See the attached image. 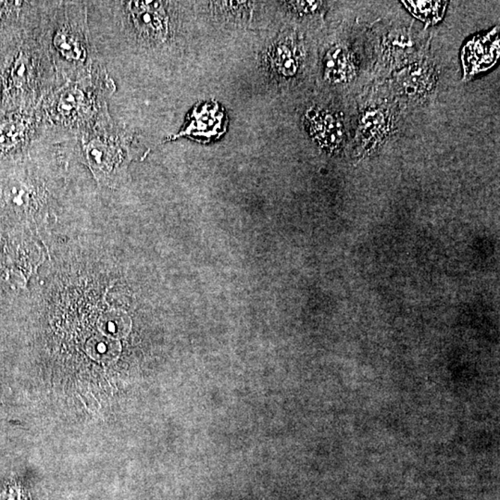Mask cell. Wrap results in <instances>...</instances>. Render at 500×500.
Masks as SVG:
<instances>
[{
	"label": "cell",
	"mask_w": 500,
	"mask_h": 500,
	"mask_svg": "<svg viewBox=\"0 0 500 500\" xmlns=\"http://www.w3.org/2000/svg\"><path fill=\"white\" fill-rule=\"evenodd\" d=\"M434 83V70L427 64H416L404 74L403 86L410 96H424L431 91Z\"/></svg>",
	"instance_id": "cell-10"
},
{
	"label": "cell",
	"mask_w": 500,
	"mask_h": 500,
	"mask_svg": "<svg viewBox=\"0 0 500 500\" xmlns=\"http://www.w3.org/2000/svg\"><path fill=\"white\" fill-rule=\"evenodd\" d=\"M59 83L105 70L89 28L88 2L56 1L47 31Z\"/></svg>",
	"instance_id": "cell-2"
},
{
	"label": "cell",
	"mask_w": 500,
	"mask_h": 500,
	"mask_svg": "<svg viewBox=\"0 0 500 500\" xmlns=\"http://www.w3.org/2000/svg\"><path fill=\"white\" fill-rule=\"evenodd\" d=\"M324 77L333 83L350 82L356 76L358 62L347 47L335 46L327 52L323 61Z\"/></svg>",
	"instance_id": "cell-6"
},
{
	"label": "cell",
	"mask_w": 500,
	"mask_h": 500,
	"mask_svg": "<svg viewBox=\"0 0 500 500\" xmlns=\"http://www.w3.org/2000/svg\"><path fill=\"white\" fill-rule=\"evenodd\" d=\"M309 135L321 148L335 150L344 140V128L338 116L321 109H311L305 115Z\"/></svg>",
	"instance_id": "cell-5"
},
{
	"label": "cell",
	"mask_w": 500,
	"mask_h": 500,
	"mask_svg": "<svg viewBox=\"0 0 500 500\" xmlns=\"http://www.w3.org/2000/svg\"><path fill=\"white\" fill-rule=\"evenodd\" d=\"M88 351L90 355L97 361L112 362L117 359L119 345L112 338H96L92 339L88 344Z\"/></svg>",
	"instance_id": "cell-12"
},
{
	"label": "cell",
	"mask_w": 500,
	"mask_h": 500,
	"mask_svg": "<svg viewBox=\"0 0 500 500\" xmlns=\"http://www.w3.org/2000/svg\"><path fill=\"white\" fill-rule=\"evenodd\" d=\"M100 323V328L112 338H124L130 330V321L126 315L118 312L105 315Z\"/></svg>",
	"instance_id": "cell-13"
},
{
	"label": "cell",
	"mask_w": 500,
	"mask_h": 500,
	"mask_svg": "<svg viewBox=\"0 0 500 500\" xmlns=\"http://www.w3.org/2000/svg\"><path fill=\"white\" fill-rule=\"evenodd\" d=\"M138 145L135 133L109 115L80 136L74 148L98 181L116 186L138 153Z\"/></svg>",
	"instance_id": "cell-3"
},
{
	"label": "cell",
	"mask_w": 500,
	"mask_h": 500,
	"mask_svg": "<svg viewBox=\"0 0 500 500\" xmlns=\"http://www.w3.org/2000/svg\"><path fill=\"white\" fill-rule=\"evenodd\" d=\"M3 97V82L1 78H0V103H1Z\"/></svg>",
	"instance_id": "cell-15"
},
{
	"label": "cell",
	"mask_w": 500,
	"mask_h": 500,
	"mask_svg": "<svg viewBox=\"0 0 500 500\" xmlns=\"http://www.w3.org/2000/svg\"><path fill=\"white\" fill-rule=\"evenodd\" d=\"M288 6L294 13L300 15H309L317 13L320 11L323 2L321 1H291L288 2Z\"/></svg>",
	"instance_id": "cell-14"
},
{
	"label": "cell",
	"mask_w": 500,
	"mask_h": 500,
	"mask_svg": "<svg viewBox=\"0 0 500 500\" xmlns=\"http://www.w3.org/2000/svg\"><path fill=\"white\" fill-rule=\"evenodd\" d=\"M270 69L282 77H293L299 67L297 47L291 41L284 40L273 44L268 56Z\"/></svg>",
	"instance_id": "cell-8"
},
{
	"label": "cell",
	"mask_w": 500,
	"mask_h": 500,
	"mask_svg": "<svg viewBox=\"0 0 500 500\" xmlns=\"http://www.w3.org/2000/svg\"><path fill=\"white\" fill-rule=\"evenodd\" d=\"M222 114L218 107L207 105L201 111L195 112L193 120L189 127L178 136L189 135L192 136H206L210 138L214 136L217 131L222 126Z\"/></svg>",
	"instance_id": "cell-9"
},
{
	"label": "cell",
	"mask_w": 500,
	"mask_h": 500,
	"mask_svg": "<svg viewBox=\"0 0 500 500\" xmlns=\"http://www.w3.org/2000/svg\"><path fill=\"white\" fill-rule=\"evenodd\" d=\"M116 91L107 69L56 86L41 103L44 138L61 144L77 139L109 117V101Z\"/></svg>",
	"instance_id": "cell-1"
},
{
	"label": "cell",
	"mask_w": 500,
	"mask_h": 500,
	"mask_svg": "<svg viewBox=\"0 0 500 500\" xmlns=\"http://www.w3.org/2000/svg\"><path fill=\"white\" fill-rule=\"evenodd\" d=\"M53 10L42 28L30 37L28 49L25 47L18 52L8 73V85L15 96L25 100V108L40 106L47 95L59 85L47 38Z\"/></svg>",
	"instance_id": "cell-4"
},
{
	"label": "cell",
	"mask_w": 500,
	"mask_h": 500,
	"mask_svg": "<svg viewBox=\"0 0 500 500\" xmlns=\"http://www.w3.org/2000/svg\"><path fill=\"white\" fill-rule=\"evenodd\" d=\"M407 10L428 25H434L444 16L448 2L403 1Z\"/></svg>",
	"instance_id": "cell-11"
},
{
	"label": "cell",
	"mask_w": 500,
	"mask_h": 500,
	"mask_svg": "<svg viewBox=\"0 0 500 500\" xmlns=\"http://www.w3.org/2000/svg\"><path fill=\"white\" fill-rule=\"evenodd\" d=\"M390 129L386 112L371 109L362 116L359 125V140L364 150H371L379 147L388 138Z\"/></svg>",
	"instance_id": "cell-7"
}]
</instances>
